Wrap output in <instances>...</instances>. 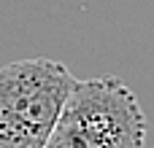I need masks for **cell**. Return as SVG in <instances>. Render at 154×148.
Segmentation results:
<instances>
[{"label": "cell", "instance_id": "cell-1", "mask_svg": "<svg viewBox=\"0 0 154 148\" xmlns=\"http://www.w3.org/2000/svg\"><path fill=\"white\" fill-rule=\"evenodd\" d=\"M146 116L119 75L76 81L43 148H143Z\"/></svg>", "mask_w": 154, "mask_h": 148}, {"label": "cell", "instance_id": "cell-2", "mask_svg": "<svg viewBox=\"0 0 154 148\" xmlns=\"http://www.w3.org/2000/svg\"><path fill=\"white\" fill-rule=\"evenodd\" d=\"M73 73L49 57L0 67V148H43L73 89Z\"/></svg>", "mask_w": 154, "mask_h": 148}]
</instances>
